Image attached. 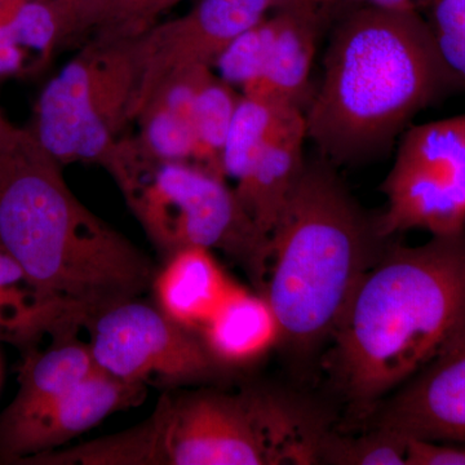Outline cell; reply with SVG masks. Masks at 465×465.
Here are the masks:
<instances>
[{
	"label": "cell",
	"instance_id": "obj_14",
	"mask_svg": "<svg viewBox=\"0 0 465 465\" xmlns=\"http://www.w3.org/2000/svg\"><path fill=\"white\" fill-rule=\"evenodd\" d=\"M278 18L271 56L262 76L243 88L244 96L302 106L322 23V11L295 7L275 11Z\"/></svg>",
	"mask_w": 465,
	"mask_h": 465
},
{
	"label": "cell",
	"instance_id": "obj_13",
	"mask_svg": "<svg viewBox=\"0 0 465 465\" xmlns=\"http://www.w3.org/2000/svg\"><path fill=\"white\" fill-rule=\"evenodd\" d=\"M97 369L90 345L75 336L54 339L43 351H27L18 375L16 396L0 412V434L47 409Z\"/></svg>",
	"mask_w": 465,
	"mask_h": 465
},
{
	"label": "cell",
	"instance_id": "obj_26",
	"mask_svg": "<svg viewBox=\"0 0 465 465\" xmlns=\"http://www.w3.org/2000/svg\"><path fill=\"white\" fill-rule=\"evenodd\" d=\"M182 0H114L94 38L134 39L157 25L159 17Z\"/></svg>",
	"mask_w": 465,
	"mask_h": 465
},
{
	"label": "cell",
	"instance_id": "obj_19",
	"mask_svg": "<svg viewBox=\"0 0 465 465\" xmlns=\"http://www.w3.org/2000/svg\"><path fill=\"white\" fill-rule=\"evenodd\" d=\"M302 109L242 94L223 152V173L240 182L253 162L299 115Z\"/></svg>",
	"mask_w": 465,
	"mask_h": 465
},
{
	"label": "cell",
	"instance_id": "obj_30",
	"mask_svg": "<svg viewBox=\"0 0 465 465\" xmlns=\"http://www.w3.org/2000/svg\"><path fill=\"white\" fill-rule=\"evenodd\" d=\"M436 38L440 54L448 65L465 82V39L442 34H436Z\"/></svg>",
	"mask_w": 465,
	"mask_h": 465
},
{
	"label": "cell",
	"instance_id": "obj_20",
	"mask_svg": "<svg viewBox=\"0 0 465 465\" xmlns=\"http://www.w3.org/2000/svg\"><path fill=\"white\" fill-rule=\"evenodd\" d=\"M63 327L36 298L16 260L0 246V339L30 351L43 336L63 338Z\"/></svg>",
	"mask_w": 465,
	"mask_h": 465
},
{
	"label": "cell",
	"instance_id": "obj_32",
	"mask_svg": "<svg viewBox=\"0 0 465 465\" xmlns=\"http://www.w3.org/2000/svg\"><path fill=\"white\" fill-rule=\"evenodd\" d=\"M339 0H271L272 9L280 11V9L309 7L323 11V8L335 5Z\"/></svg>",
	"mask_w": 465,
	"mask_h": 465
},
{
	"label": "cell",
	"instance_id": "obj_22",
	"mask_svg": "<svg viewBox=\"0 0 465 465\" xmlns=\"http://www.w3.org/2000/svg\"><path fill=\"white\" fill-rule=\"evenodd\" d=\"M241 97L232 85L211 73L198 91L193 106L192 124L197 143L195 164L222 176H224L223 152L226 136Z\"/></svg>",
	"mask_w": 465,
	"mask_h": 465
},
{
	"label": "cell",
	"instance_id": "obj_17",
	"mask_svg": "<svg viewBox=\"0 0 465 465\" xmlns=\"http://www.w3.org/2000/svg\"><path fill=\"white\" fill-rule=\"evenodd\" d=\"M198 332L222 367L247 365L281 341L280 322L268 299L238 284Z\"/></svg>",
	"mask_w": 465,
	"mask_h": 465
},
{
	"label": "cell",
	"instance_id": "obj_27",
	"mask_svg": "<svg viewBox=\"0 0 465 465\" xmlns=\"http://www.w3.org/2000/svg\"><path fill=\"white\" fill-rule=\"evenodd\" d=\"M114 0H54L66 42L88 32L96 33L103 25Z\"/></svg>",
	"mask_w": 465,
	"mask_h": 465
},
{
	"label": "cell",
	"instance_id": "obj_21",
	"mask_svg": "<svg viewBox=\"0 0 465 465\" xmlns=\"http://www.w3.org/2000/svg\"><path fill=\"white\" fill-rule=\"evenodd\" d=\"M20 464L36 465H159L157 421L154 414L142 424L64 450L43 452L25 459Z\"/></svg>",
	"mask_w": 465,
	"mask_h": 465
},
{
	"label": "cell",
	"instance_id": "obj_12",
	"mask_svg": "<svg viewBox=\"0 0 465 465\" xmlns=\"http://www.w3.org/2000/svg\"><path fill=\"white\" fill-rule=\"evenodd\" d=\"M378 427L412 439L465 443V331L388 401Z\"/></svg>",
	"mask_w": 465,
	"mask_h": 465
},
{
	"label": "cell",
	"instance_id": "obj_4",
	"mask_svg": "<svg viewBox=\"0 0 465 465\" xmlns=\"http://www.w3.org/2000/svg\"><path fill=\"white\" fill-rule=\"evenodd\" d=\"M376 222L367 220L327 162L305 163L271 237L262 295L298 351L332 335L351 296L381 258Z\"/></svg>",
	"mask_w": 465,
	"mask_h": 465
},
{
	"label": "cell",
	"instance_id": "obj_16",
	"mask_svg": "<svg viewBox=\"0 0 465 465\" xmlns=\"http://www.w3.org/2000/svg\"><path fill=\"white\" fill-rule=\"evenodd\" d=\"M234 286L213 251L189 247L168 256L166 265L155 275L153 290L164 314L200 331Z\"/></svg>",
	"mask_w": 465,
	"mask_h": 465
},
{
	"label": "cell",
	"instance_id": "obj_25",
	"mask_svg": "<svg viewBox=\"0 0 465 465\" xmlns=\"http://www.w3.org/2000/svg\"><path fill=\"white\" fill-rule=\"evenodd\" d=\"M277 29L278 18L273 15L240 34L216 60L220 78L242 90L259 79L271 56Z\"/></svg>",
	"mask_w": 465,
	"mask_h": 465
},
{
	"label": "cell",
	"instance_id": "obj_7",
	"mask_svg": "<svg viewBox=\"0 0 465 465\" xmlns=\"http://www.w3.org/2000/svg\"><path fill=\"white\" fill-rule=\"evenodd\" d=\"M127 203L166 258L189 247L222 251L264 293L271 240L222 174L191 162L154 163Z\"/></svg>",
	"mask_w": 465,
	"mask_h": 465
},
{
	"label": "cell",
	"instance_id": "obj_34",
	"mask_svg": "<svg viewBox=\"0 0 465 465\" xmlns=\"http://www.w3.org/2000/svg\"><path fill=\"white\" fill-rule=\"evenodd\" d=\"M365 5L379 8H407L412 7V0H356Z\"/></svg>",
	"mask_w": 465,
	"mask_h": 465
},
{
	"label": "cell",
	"instance_id": "obj_31",
	"mask_svg": "<svg viewBox=\"0 0 465 465\" xmlns=\"http://www.w3.org/2000/svg\"><path fill=\"white\" fill-rule=\"evenodd\" d=\"M23 134L24 128L12 124L0 109V153L15 145Z\"/></svg>",
	"mask_w": 465,
	"mask_h": 465
},
{
	"label": "cell",
	"instance_id": "obj_5",
	"mask_svg": "<svg viewBox=\"0 0 465 465\" xmlns=\"http://www.w3.org/2000/svg\"><path fill=\"white\" fill-rule=\"evenodd\" d=\"M153 414L159 465L320 464L329 432L312 410L260 388L164 394Z\"/></svg>",
	"mask_w": 465,
	"mask_h": 465
},
{
	"label": "cell",
	"instance_id": "obj_6",
	"mask_svg": "<svg viewBox=\"0 0 465 465\" xmlns=\"http://www.w3.org/2000/svg\"><path fill=\"white\" fill-rule=\"evenodd\" d=\"M137 84L136 38H94L43 88L27 130L61 164L105 168L127 197L136 182V149L119 134L133 121Z\"/></svg>",
	"mask_w": 465,
	"mask_h": 465
},
{
	"label": "cell",
	"instance_id": "obj_1",
	"mask_svg": "<svg viewBox=\"0 0 465 465\" xmlns=\"http://www.w3.org/2000/svg\"><path fill=\"white\" fill-rule=\"evenodd\" d=\"M63 164L24 128L0 153V246L66 335L153 289L154 262L67 186Z\"/></svg>",
	"mask_w": 465,
	"mask_h": 465
},
{
	"label": "cell",
	"instance_id": "obj_33",
	"mask_svg": "<svg viewBox=\"0 0 465 465\" xmlns=\"http://www.w3.org/2000/svg\"><path fill=\"white\" fill-rule=\"evenodd\" d=\"M30 0H0V25L11 20Z\"/></svg>",
	"mask_w": 465,
	"mask_h": 465
},
{
	"label": "cell",
	"instance_id": "obj_8",
	"mask_svg": "<svg viewBox=\"0 0 465 465\" xmlns=\"http://www.w3.org/2000/svg\"><path fill=\"white\" fill-rule=\"evenodd\" d=\"M381 238L423 229L450 235L465 229V114L414 125L401 140L382 185Z\"/></svg>",
	"mask_w": 465,
	"mask_h": 465
},
{
	"label": "cell",
	"instance_id": "obj_24",
	"mask_svg": "<svg viewBox=\"0 0 465 465\" xmlns=\"http://www.w3.org/2000/svg\"><path fill=\"white\" fill-rule=\"evenodd\" d=\"M407 437L378 427L361 437L327 432L320 450V464L406 465Z\"/></svg>",
	"mask_w": 465,
	"mask_h": 465
},
{
	"label": "cell",
	"instance_id": "obj_18",
	"mask_svg": "<svg viewBox=\"0 0 465 465\" xmlns=\"http://www.w3.org/2000/svg\"><path fill=\"white\" fill-rule=\"evenodd\" d=\"M65 42L54 0H30L0 25V76L34 74Z\"/></svg>",
	"mask_w": 465,
	"mask_h": 465
},
{
	"label": "cell",
	"instance_id": "obj_9",
	"mask_svg": "<svg viewBox=\"0 0 465 465\" xmlns=\"http://www.w3.org/2000/svg\"><path fill=\"white\" fill-rule=\"evenodd\" d=\"M87 330L94 362L121 381L191 384L222 370L200 332L139 299L104 312Z\"/></svg>",
	"mask_w": 465,
	"mask_h": 465
},
{
	"label": "cell",
	"instance_id": "obj_29",
	"mask_svg": "<svg viewBox=\"0 0 465 465\" xmlns=\"http://www.w3.org/2000/svg\"><path fill=\"white\" fill-rule=\"evenodd\" d=\"M433 16L434 33L465 39V0H437Z\"/></svg>",
	"mask_w": 465,
	"mask_h": 465
},
{
	"label": "cell",
	"instance_id": "obj_2",
	"mask_svg": "<svg viewBox=\"0 0 465 465\" xmlns=\"http://www.w3.org/2000/svg\"><path fill=\"white\" fill-rule=\"evenodd\" d=\"M460 84L414 7L363 5L332 34L322 84L305 114L307 137L327 161H362Z\"/></svg>",
	"mask_w": 465,
	"mask_h": 465
},
{
	"label": "cell",
	"instance_id": "obj_11",
	"mask_svg": "<svg viewBox=\"0 0 465 465\" xmlns=\"http://www.w3.org/2000/svg\"><path fill=\"white\" fill-rule=\"evenodd\" d=\"M145 393V384L121 381L99 367L47 409L0 434V464H20L54 451L108 416L140 405Z\"/></svg>",
	"mask_w": 465,
	"mask_h": 465
},
{
	"label": "cell",
	"instance_id": "obj_28",
	"mask_svg": "<svg viewBox=\"0 0 465 465\" xmlns=\"http://www.w3.org/2000/svg\"><path fill=\"white\" fill-rule=\"evenodd\" d=\"M406 465H465V443L407 437Z\"/></svg>",
	"mask_w": 465,
	"mask_h": 465
},
{
	"label": "cell",
	"instance_id": "obj_23",
	"mask_svg": "<svg viewBox=\"0 0 465 465\" xmlns=\"http://www.w3.org/2000/svg\"><path fill=\"white\" fill-rule=\"evenodd\" d=\"M136 119L140 134L134 143L146 161L161 163L195 159L197 143L191 116L159 104H149Z\"/></svg>",
	"mask_w": 465,
	"mask_h": 465
},
{
	"label": "cell",
	"instance_id": "obj_3",
	"mask_svg": "<svg viewBox=\"0 0 465 465\" xmlns=\"http://www.w3.org/2000/svg\"><path fill=\"white\" fill-rule=\"evenodd\" d=\"M465 331V229L382 252L335 331L333 370L351 403L369 409Z\"/></svg>",
	"mask_w": 465,
	"mask_h": 465
},
{
	"label": "cell",
	"instance_id": "obj_10",
	"mask_svg": "<svg viewBox=\"0 0 465 465\" xmlns=\"http://www.w3.org/2000/svg\"><path fill=\"white\" fill-rule=\"evenodd\" d=\"M269 9L271 0H200L183 16L157 24L136 38L139 84L133 121L167 79L193 67L215 65L225 48Z\"/></svg>",
	"mask_w": 465,
	"mask_h": 465
},
{
	"label": "cell",
	"instance_id": "obj_15",
	"mask_svg": "<svg viewBox=\"0 0 465 465\" xmlns=\"http://www.w3.org/2000/svg\"><path fill=\"white\" fill-rule=\"evenodd\" d=\"M305 137L307 125L302 114L260 153L234 189L242 206L269 240L304 171Z\"/></svg>",
	"mask_w": 465,
	"mask_h": 465
}]
</instances>
